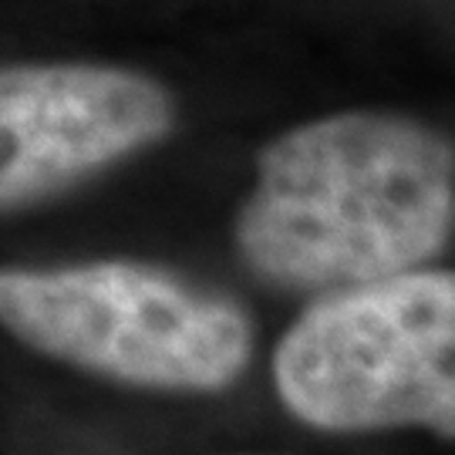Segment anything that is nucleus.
I'll use <instances>...</instances> for the list:
<instances>
[{"label":"nucleus","instance_id":"nucleus-1","mask_svg":"<svg viewBox=\"0 0 455 455\" xmlns=\"http://www.w3.org/2000/svg\"><path fill=\"white\" fill-rule=\"evenodd\" d=\"M452 227V142L405 115L338 112L260 148L233 233L257 276L331 293L422 267Z\"/></svg>","mask_w":455,"mask_h":455},{"label":"nucleus","instance_id":"nucleus-3","mask_svg":"<svg viewBox=\"0 0 455 455\" xmlns=\"http://www.w3.org/2000/svg\"><path fill=\"white\" fill-rule=\"evenodd\" d=\"M276 398L321 432L422 425L455 439V270L331 291L274 351Z\"/></svg>","mask_w":455,"mask_h":455},{"label":"nucleus","instance_id":"nucleus-4","mask_svg":"<svg viewBox=\"0 0 455 455\" xmlns=\"http://www.w3.org/2000/svg\"><path fill=\"white\" fill-rule=\"evenodd\" d=\"M156 75L115 61L44 58L0 65V212L95 180L176 129Z\"/></svg>","mask_w":455,"mask_h":455},{"label":"nucleus","instance_id":"nucleus-2","mask_svg":"<svg viewBox=\"0 0 455 455\" xmlns=\"http://www.w3.org/2000/svg\"><path fill=\"white\" fill-rule=\"evenodd\" d=\"M0 327L51 361L152 391H223L253 358L236 300L142 260L0 267Z\"/></svg>","mask_w":455,"mask_h":455}]
</instances>
